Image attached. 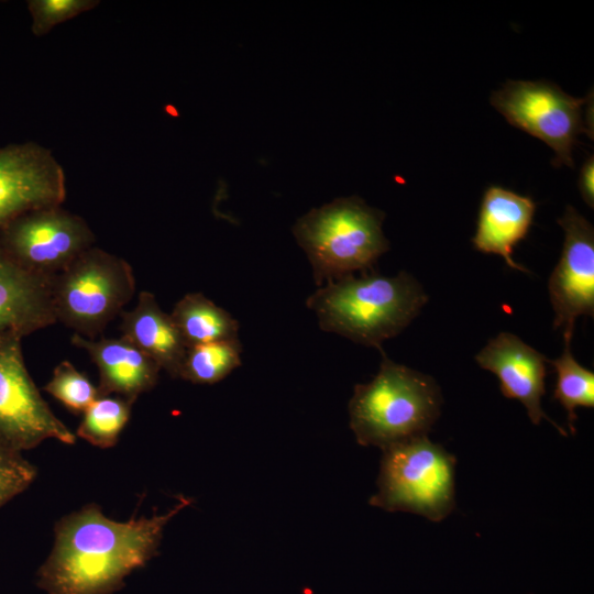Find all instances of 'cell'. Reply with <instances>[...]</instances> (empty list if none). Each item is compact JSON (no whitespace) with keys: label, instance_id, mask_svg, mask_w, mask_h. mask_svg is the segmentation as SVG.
Wrapping results in <instances>:
<instances>
[{"label":"cell","instance_id":"9a60e30c","mask_svg":"<svg viewBox=\"0 0 594 594\" xmlns=\"http://www.w3.org/2000/svg\"><path fill=\"white\" fill-rule=\"evenodd\" d=\"M536 202L499 186L488 187L482 198L476 231L472 239L476 251L496 254L516 271L528 272L515 262L513 252L531 227Z\"/></svg>","mask_w":594,"mask_h":594},{"label":"cell","instance_id":"4fadbf2b","mask_svg":"<svg viewBox=\"0 0 594 594\" xmlns=\"http://www.w3.org/2000/svg\"><path fill=\"white\" fill-rule=\"evenodd\" d=\"M52 280L22 268L0 249V339L23 338L56 322Z\"/></svg>","mask_w":594,"mask_h":594},{"label":"cell","instance_id":"52a82bcc","mask_svg":"<svg viewBox=\"0 0 594 594\" xmlns=\"http://www.w3.org/2000/svg\"><path fill=\"white\" fill-rule=\"evenodd\" d=\"M587 98H575L548 81L509 80L491 96L492 106L512 125L540 139L554 152L553 165L574 166L573 148L581 133ZM592 138V135H591Z\"/></svg>","mask_w":594,"mask_h":594},{"label":"cell","instance_id":"cb8c5ba5","mask_svg":"<svg viewBox=\"0 0 594 594\" xmlns=\"http://www.w3.org/2000/svg\"><path fill=\"white\" fill-rule=\"evenodd\" d=\"M580 194L585 204L594 207V157L591 155L583 164L579 177Z\"/></svg>","mask_w":594,"mask_h":594},{"label":"cell","instance_id":"6da1fadb","mask_svg":"<svg viewBox=\"0 0 594 594\" xmlns=\"http://www.w3.org/2000/svg\"><path fill=\"white\" fill-rule=\"evenodd\" d=\"M191 499L180 496L166 514L117 521L88 504L59 519L53 549L37 572L48 594H113L156 553L164 527Z\"/></svg>","mask_w":594,"mask_h":594},{"label":"cell","instance_id":"5b68a950","mask_svg":"<svg viewBox=\"0 0 594 594\" xmlns=\"http://www.w3.org/2000/svg\"><path fill=\"white\" fill-rule=\"evenodd\" d=\"M132 266L124 258L91 246L52 280L56 322L96 339L135 294Z\"/></svg>","mask_w":594,"mask_h":594},{"label":"cell","instance_id":"7402d4cb","mask_svg":"<svg viewBox=\"0 0 594 594\" xmlns=\"http://www.w3.org/2000/svg\"><path fill=\"white\" fill-rule=\"evenodd\" d=\"M99 3V0H29L31 31L35 36L46 35L56 25L92 10Z\"/></svg>","mask_w":594,"mask_h":594},{"label":"cell","instance_id":"3957f363","mask_svg":"<svg viewBox=\"0 0 594 594\" xmlns=\"http://www.w3.org/2000/svg\"><path fill=\"white\" fill-rule=\"evenodd\" d=\"M382 353L380 370L358 384L349 402L350 428L362 446L386 449L427 436L440 415V387L430 375L398 364Z\"/></svg>","mask_w":594,"mask_h":594},{"label":"cell","instance_id":"5bb4252c","mask_svg":"<svg viewBox=\"0 0 594 594\" xmlns=\"http://www.w3.org/2000/svg\"><path fill=\"white\" fill-rule=\"evenodd\" d=\"M70 341L97 365L100 395H117L134 403L157 383L161 367L122 336L92 340L74 333Z\"/></svg>","mask_w":594,"mask_h":594},{"label":"cell","instance_id":"7c38bea8","mask_svg":"<svg viewBox=\"0 0 594 594\" xmlns=\"http://www.w3.org/2000/svg\"><path fill=\"white\" fill-rule=\"evenodd\" d=\"M475 361L498 377L505 397L517 399L525 406L534 425L546 419L561 435L566 436L564 429L551 420L541 407V398L546 393V362L549 361L542 353L516 334L501 332L475 355Z\"/></svg>","mask_w":594,"mask_h":594},{"label":"cell","instance_id":"277c9868","mask_svg":"<svg viewBox=\"0 0 594 594\" xmlns=\"http://www.w3.org/2000/svg\"><path fill=\"white\" fill-rule=\"evenodd\" d=\"M385 213L356 196L312 208L293 227L318 287L354 272L366 273L389 250L382 226Z\"/></svg>","mask_w":594,"mask_h":594},{"label":"cell","instance_id":"d6986e66","mask_svg":"<svg viewBox=\"0 0 594 594\" xmlns=\"http://www.w3.org/2000/svg\"><path fill=\"white\" fill-rule=\"evenodd\" d=\"M239 340L187 348L178 378L194 384H215L241 365Z\"/></svg>","mask_w":594,"mask_h":594},{"label":"cell","instance_id":"2e32d148","mask_svg":"<svg viewBox=\"0 0 594 594\" xmlns=\"http://www.w3.org/2000/svg\"><path fill=\"white\" fill-rule=\"evenodd\" d=\"M122 337L129 340L173 378H178L187 346L169 314L155 295L142 290L133 309L122 311Z\"/></svg>","mask_w":594,"mask_h":594},{"label":"cell","instance_id":"9c48e42d","mask_svg":"<svg viewBox=\"0 0 594 594\" xmlns=\"http://www.w3.org/2000/svg\"><path fill=\"white\" fill-rule=\"evenodd\" d=\"M21 341L0 339V440L21 452L46 439L74 444L76 435L54 415L30 376Z\"/></svg>","mask_w":594,"mask_h":594},{"label":"cell","instance_id":"7a4b0ae2","mask_svg":"<svg viewBox=\"0 0 594 594\" xmlns=\"http://www.w3.org/2000/svg\"><path fill=\"white\" fill-rule=\"evenodd\" d=\"M428 295L405 271L396 276L375 272L329 280L311 294L306 306L326 332L382 350V343L400 333L420 312Z\"/></svg>","mask_w":594,"mask_h":594},{"label":"cell","instance_id":"603a6c76","mask_svg":"<svg viewBox=\"0 0 594 594\" xmlns=\"http://www.w3.org/2000/svg\"><path fill=\"white\" fill-rule=\"evenodd\" d=\"M36 469L22 452L0 440V507L24 492L36 477Z\"/></svg>","mask_w":594,"mask_h":594},{"label":"cell","instance_id":"8fae6325","mask_svg":"<svg viewBox=\"0 0 594 594\" xmlns=\"http://www.w3.org/2000/svg\"><path fill=\"white\" fill-rule=\"evenodd\" d=\"M66 176L51 150L35 142L0 147V230L18 216L62 206Z\"/></svg>","mask_w":594,"mask_h":594},{"label":"cell","instance_id":"ac0fdd59","mask_svg":"<svg viewBox=\"0 0 594 594\" xmlns=\"http://www.w3.org/2000/svg\"><path fill=\"white\" fill-rule=\"evenodd\" d=\"M133 403L117 395H99L85 410L76 436L90 444L113 447L129 422Z\"/></svg>","mask_w":594,"mask_h":594},{"label":"cell","instance_id":"ffe728a7","mask_svg":"<svg viewBox=\"0 0 594 594\" xmlns=\"http://www.w3.org/2000/svg\"><path fill=\"white\" fill-rule=\"evenodd\" d=\"M569 341H564L561 355L549 362L557 373V384L553 398L568 413L571 432H575L576 407H594V373L581 365L573 356Z\"/></svg>","mask_w":594,"mask_h":594},{"label":"cell","instance_id":"44dd1931","mask_svg":"<svg viewBox=\"0 0 594 594\" xmlns=\"http://www.w3.org/2000/svg\"><path fill=\"white\" fill-rule=\"evenodd\" d=\"M44 391L75 415L84 414L100 395L98 386L66 360L55 366Z\"/></svg>","mask_w":594,"mask_h":594},{"label":"cell","instance_id":"8992f818","mask_svg":"<svg viewBox=\"0 0 594 594\" xmlns=\"http://www.w3.org/2000/svg\"><path fill=\"white\" fill-rule=\"evenodd\" d=\"M455 458L427 436L383 450L377 493L370 504L441 521L454 508Z\"/></svg>","mask_w":594,"mask_h":594},{"label":"cell","instance_id":"e0dca14e","mask_svg":"<svg viewBox=\"0 0 594 594\" xmlns=\"http://www.w3.org/2000/svg\"><path fill=\"white\" fill-rule=\"evenodd\" d=\"M187 348L239 340V322L201 293L182 297L169 314Z\"/></svg>","mask_w":594,"mask_h":594},{"label":"cell","instance_id":"ba28073f","mask_svg":"<svg viewBox=\"0 0 594 594\" xmlns=\"http://www.w3.org/2000/svg\"><path fill=\"white\" fill-rule=\"evenodd\" d=\"M96 237L84 218L62 206L26 211L0 230V249L22 268L54 277L81 253Z\"/></svg>","mask_w":594,"mask_h":594},{"label":"cell","instance_id":"30bf717a","mask_svg":"<svg viewBox=\"0 0 594 594\" xmlns=\"http://www.w3.org/2000/svg\"><path fill=\"white\" fill-rule=\"evenodd\" d=\"M558 223L564 232L560 260L548 290L554 311L553 327L571 342L580 316H594V228L568 206Z\"/></svg>","mask_w":594,"mask_h":594}]
</instances>
